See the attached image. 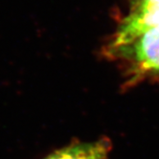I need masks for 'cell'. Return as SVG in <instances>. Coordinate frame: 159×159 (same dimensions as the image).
Masks as SVG:
<instances>
[{
  "label": "cell",
  "mask_w": 159,
  "mask_h": 159,
  "mask_svg": "<svg viewBox=\"0 0 159 159\" xmlns=\"http://www.w3.org/2000/svg\"><path fill=\"white\" fill-rule=\"evenodd\" d=\"M104 56L118 61L124 70L126 86L159 77V21L120 41H109Z\"/></svg>",
  "instance_id": "1"
},
{
  "label": "cell",
  "mask_w": 159,
  "mask_h": 159,
  "mask_svg": "<svg viewBox=\"0 0 159 159\" xmlns=\"http://www.w3.org/2000/svg\"><path fill=\"white\" fill-rule=\"evenodd\" d=\"M112 142L102 137L91 142H74L54 151L42 159H110Z\"/></svg>",
  "instance_id": "2"
}]
</instances>
